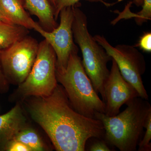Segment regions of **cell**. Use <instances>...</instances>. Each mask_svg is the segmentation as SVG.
<instances>
[{"instance_id":"cell-1","label":"cell","mask_w":151,"mask_h":151,"mask_svg":"<svg viewBox=\"0 0 151 151\" xmlns=\"http://www.w3.org/2000/svg\"><path fill=\"white\" fill-rule=\"evenodd\" d=\"M27 108L33 120L46 132L58 151H85L92 137L104 138L102 122L73 108L63 87L58 84L47 97H32Z\"/></svg>"},{"instance_id":"cell-2","label":"cell","mask_w":151,"mask_h":151,"mask_svg":"<svg viewBox=\"0 0 151 151\" xmlns=\"http://www.w3.org/2000/svg\"><path fill=\"white\" fill-rule=\"evenodd\" d=\"M126 105L127 108L116 116L97 113L94 118L103 124L104 139L108 144L121 151H136L145 132L146 120L151 113V106L147 100L139 97Z\"/></svg>"},{"instance_id":"cell-3","label":"cell","mask_w":151,"mask_h":151,"mask_svg":"<svg viewBox=\"0 0 151 151\" xmlns=\"http://www.w3.org/2000/svg\"><path fill=\"white\" fill-rule=\"evenodd\" d=\"M78 53L74 52L70 54L65 69H56L57 80L61 84L76 111L95 119L96 113H105V103L95 91Z\"/></svg>"},{"instance_id":"cell-4","label":"cell","mask_w":151,"mask_h":151,"mask_svg":"<svg viewBox=\"0 0 151 151\" xmlns=\"http://www.w3.org/2000/svg\"><path fill=\"white\" fill-rule=\"evenodd\" d=\"M73 8L72 29L74 42L81 50L85 72L95 91L101 95L104 101V85L110 73L108 63L112 58L90 34L87 17L79 8L78 3L73 6Z\"/></svg>"},{"instance_id":"cell-5","label":"cell","mask_w":151,"mask_h":151,"mask_svg":"<svg viewBox=\"0 0 151 151\" xmlns=\"http://www.w3.org/2000/svg\"><path fill=\"white\" fill-rule=\"evenodd\" d=\"M56 55L54 50L45 39L39 45L35 61L30 72L18 85L15 95L24 100L30 97H47L51 94L58 84Z\"/></svg>"},{"instance_id":"cell-6","label":"cell","mask_w":151,"mask_h":151,"mask_svg":"<svg viewBox=\"0 0 151 151\" xmlns=\"http://www.w3.org/2000/svg\"><path fill=\"white\" fill-rule=\"evenodd\" d=\"M94 37L115 60L122 76L134 86L139 96L143 99L148 100V94L142 78L146 70V61L143 54L135 46L120 44L114 47L104 36L97 35Z\"/></svg>"},{"instance_id":"cell-7","label":"cell","mask_w":151,"mask_h":151,"mask_svg":"<svg viewBox=\"0 0 151 151\" xmlns=\"http://www.w3.org/2000/svg\"><path fill=\"white\" fill-rule=\"evenodd\" d=\"M39 43L31 37L23 38L0 50V61L9 83L19 85L25 80L35 61Z\"/></svg>"},{"instance_id":"cell-8","label":"cell","mask_w":151,"mask_h":151,"mask_svg":"<svg viewBox=\"0 0 151 151\" xmlns=\"http://www.w3.org/2000/svg\"><path fill=\"white\" fill-rule=\"evenodd\" d=\"M73 6L64 8L60 11V22L56 28L51 32L43 30L40 33L54 50L56 55V69L58 70L65 69L70 54L79 50L74 43L72 32Z\"/></svg>"},{"instance_id":"cell-9","label":"cell","mask_w":151,"mask_h":151,"mask_svg":"<svg viewBox=\"0 0 151 151\" xmlns=\"http://www.w3.org/2000/svg\"><path fill=\"white\" fill-rule=\"evenodd\" d=\"M111 61L110 73L104 85L105 114L108 116H116L123 105L139 97L134 86L122 76L115 60L112 59Z\"/></svg>"},{"instance_id":"cell-10","label":"cell","mask_w":151,"mask_h":151,"mask_svg":"<svg viewBox=\"0 0 151 151\" xmlns=\"http://www.w3.org/2000/svg\"><path fill=\"white\" fill-rule=\"evenodd\" d=\"M27 126L26 118L19 103L7 113L1 115L0 149L4 150L6 145Z\"/></svg>"},{"instance_id":"cell-11","label":"cell","mask_w":151,"mask_h":151,"mask_svg":"<svg viewBox=\"0 0 151 151\" xmlns=\"http://www.w3.org/2000/svg\"><path fill=\"white\" fill-rule=\"evenodd\" d=\"M0 11L14 24L35 30L39 33L44 30L25 10L22 0H0Z\"/></svg>"},{"instance_id":"cell-12","label":"cell","mask_w":151,"mask_h":151,"mask_svg":"<svg viewBox=\"0 0 151 151\" xmlns=\"http://www.w3.org/2000/svg\"><path fill=\"white\" fill-rule=\"evenodd\" d=\"M25 7L37 17L40 25L46 31H52L58 27L55 18L54 7L48 0H25Z\"/></svg>"},{"instance_id":"cell-13","label":"cell","mask_w":151,"mask_h":151,"mask_svg":"<svg viewBox=\"0 0 151 151\" xmlns=\"http://www.w3.org/2000/svg\"><path fill=\"white\" fill-rule=\"evenodd\" d=\"M28 33V29L22 26L0 22V50L8 48Z\"/></svg>"},{"instance_id":"cell-14","label":"cell","mask_w":151,"mask_h":151,"mask_svg":"<svg viewBox=\"0 0 151 151\" xmlns=\"http://www.w3.org/2000/svg\"><path fill=\"white\" fill-rule=\"evenodd\" d=\"M14 139L23 143L31 151H45L46 149V146L37 132L28 126L20 131Z\"/></svg>"},{"instance_id":"cell-15","label":"cell","mask_w":151,"mask_h":151,"mask_svg":"<svg viewBox=\"0 0 151 151\" xmlns=\"http://www.w3.org/2000/svg\"><path fill=\"white\" fill-rule=\"evenodd\" d=\"M85 146V151H113L114 147H112L104 138L92 137L89 139Z\"/></svg>"},{"instance_id":"cell-16","label":"cell","mask_w":151,"mask_h":151,"mask_svg":"<svg viewBox=\"0 0 151 151\" xmlns=\"http://www.w3.org/2000/svg\"><path fill=\"white\" fill-rule=\"evenodd\" d=\"M145 129V132H144L142 138L138 145V151H151V113L149 114L147 118Z\"/></svg>"},{"instance_id":"cell-17","label":"cell","mask_w":151,"mask_h":151,"mask_svg":"<svg viewBox=\"0 0 151 151\" xmlns=\"http://www.w3.org/2000/svg\"><path fill=\"white\" fill-rule=\"evenodd\" d=\"M142 6V9L139 12L132 15L138 25H142L151 19V0H144Z\"/></svg>"},{"instance_id":"cell-18","label":"cell","mask_w":151,"mask_h":151,"mask_svg":"<svg viewBox=\"0 0 151 151\" xmlns=\"http://www.w3.org/2000/svg\"><path fill=\"white\" fill-rule=\"evenodd\" d=\"M80 0H55V6L54 8V17L55 20L57 19L60 12L64 8L78 4ZM90 2H100L106 6L113 5V4L106 2L104 0H86Z\"/></svg>"},{"instance_id":"cell-19","label":"cell","mask_w":151,"mask_h":151,"mask_svg":"<svg viewBox=\"0 0 151 151\" xmlns=\"http://www.w3.org/2000/svg\"><path fill=\"white\" fill-rule=\"evenodd\" d=\"M143 51L150 52H151V33L147 32L142 35L137 45Z\"/></svg>"},{"instance_id":"cell-20","label":"cell","mask_w":151,"mask_h":151,"mask_svg":"<svg viewBox=\"0 0 151 151\" xmlns=\"http://www.w3.org/2000/svg\"><path fill=\"white\" fill-rule=\"evenodd\" d=\"M4 150L8 151H31L24 144L14 139L9 142Z\"/></svg>"},{"instance_id":"cell-21","label":"cell","mask_w":151,"mask_h":151,"mask_svg":"<svg viewBox=\"0 0 151 151\" xmlns=\"http://www.w3.org/2000/svg\"><path fill=\"white\" fill-rule=\"evenodd\" d=\"M9 82L6 79L4 72H3L1 61H0V90L5 91L8 89Z\"/></svg>"},{"instance_id":"cell-22","label":"cell","mask_w":151,"mask_h":151,"mask_svg":"<svg viewBox=\"0 0 151 151\" xmlns=\"http://www.w3.org/2000/svg\"><path fill=\"white\" fill-rule=\"evenodd\" d=\"M0 22H5L13 24L9 19H8L6 18L3 15L1 11H0Z\"/></svg>"},{"instance_id":"cell-23","label":"cell","mask_w":151,"mask_h":151,"mask_svg":"<svg viewBox=\"0 0 151 151\" xmlns=\"http://www.w3.org/2000/svg\"><path fill=\"white\" fill-rule=\"evenodd\" d=\"M143 2H144V0H133L132 3H134L137 6L139 7L142 6Z\"/></svg>"},{"instance_id":"cell-24","label":"cell","mask_w":151,"mask_h":151,"mask_svg":"<svg viewBox=\"0 0 151 151\" xmlns=\"http://www.w3.org/2000/svg\"><path fill=\"white\" fill-rule=\"evenodd\" d=\"M50 1L54 9L55 6V0H50Z\"/></svg>"}]
</instances>
